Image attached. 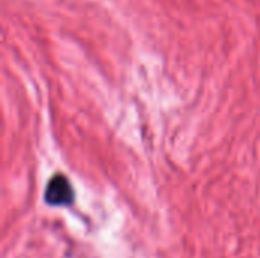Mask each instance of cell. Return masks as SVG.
Instances as JSON below:
<instances>
[{"mask_svg": "<svg viewBox=\"0 0 260 258\" xmlns=\"http://www.w3.org/2000/svg\"><path fill=\"white\" fill-rule=\"evenodd\" d=\"M44 199L52 207L72 205V202L75 199V192H73L72 184L67 179V176H64L61 173L53 175L46 186Z\"/></svg>", "mask_w": 260, "mask_h": 258, "instance_id": "1", "label": "cell"}]
</instances>
